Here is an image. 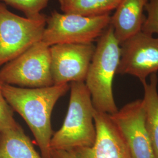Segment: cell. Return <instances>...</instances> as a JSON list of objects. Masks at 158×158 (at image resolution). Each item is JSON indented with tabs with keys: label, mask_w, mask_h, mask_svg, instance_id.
<instances>
[{
	"label": "cell",
	"mask_w": 158,
	"mask_h": 158,
	"mask_svg": "<svg viewBox=\"0 0 158 158\" xmlns=\"http://www.w3.org/2000/svg\"><path fill=\"white\" fill-rule=\"evenodd\" d=\"M69 88L68 84L31 89L0 83L6 102L31 130L42 158H52L51 115L57 100Z\"/></svg>",
	"instance_id": "6da1fadb"
},
{
	"label": "cell",
	"mask_w": 158,
	"mask_h": 158,
	"mask_svg": "<svg viewBox=\"0 0 158 158\" xmlns=\"http://www.w3.org/2000/svg\"><path fill=\"white\" fill-rule=\"evenodd\" d=\"M120 56V44L110 25L99 38L85 81L98 112L113 115L118 110L113 96V82Z\"/></svg>",
	"instance_id": "7a4b0ae2"
},
{
	"label": "cell",
	"mask_w": 158,
	"mask_h": 158,
	"mask_svg": "<svg viewBox=\"0 0 158 158\" xmlns=\"http://www.w3.org/2000/svg\"><path fill=\"white\" fill-rule=\"evenodd\" d=\"M68 113L61 128L51 139L52 150L91 147L96 140L94 108L85 82L71 83Z\"/></svg>",
	"instance_id": "3957f363"
},
{
	"label": "cell",
	"mask_w": 158,
	"mask_h": 158,
	"mask_svg": "<svg viewBox=\"0 0 158 158\" xmlns=\"http://www.w3.org/2000/svg\"><path fill=\"white\" fill-rule=\"evenodd\" d=\"M50 46L42 40L34 44L0 70V83L23 88L53 85Z\"/></svg>",
	"instance_id": "277c9868"
},
{
	"label": "cell",
	"mask_w": 158,
	"mask_h": 158,
	"mask_svg": "<svg viewBox=\"0 0 158 158\" xmlns=\"http://www.w3.org/2000/svg\"><path fill=\"white\" fill-rule=\"evenodd\" d=\"M47 18L19 17L0 3V67L42 40Z\"/></svg>",
	"instance_id": "5b68a950"
},
{
	"label": "cell",
	"mask_w": 158,
	"mask_h": 158,
	"mask_svg": "<svg viewBox=\"0 0 158 158\" xmlns=\"http://www.w3.org/2000/svg\"><path fill=\"white\" fill-rule=\"evenodd\" d=\"M110 22V14L84 17L54 11L47 18L42 41L49 46L62 44H90L100 37Z\"/></svg>",
	"instance_id": "8992f818"
},
{
	"label": "cell",
	"mask_w": 158,
	"mask_h": 158,
	"mask_svg": "<svg viewBox=\"0 0 158 158\" xmlns=\"http://www.w3.org/2000/svg\"><path fill=\"white\" fill-rule=\"evenodd\" d=\"M96 138L91 147L52 150V158H131L124 139L110 115L94 110Z\"/></svg>",
	"instance_id": "52a82bcc"
},
{
	"label": "cell",
	"mask_w": 158,
	"mask_h": 158,
	"mask_svg": "<svg viewBox=\"0 0 158 158\" xmlns=\"http://www.w3.org/2000/svg\"><path fill=\"white\" fill-rule=\"evenodd\" d=\"M96 46L90 44H62L50 46L53 85L85 82Z\"/></svg>",
	"instance_id": "ba28073f"
},
{
	"label": "cell",
	"mask_w": 158,
	"mask_h": 158,
	"mask_svg": "<svg viewBox=\"0 0 158 158\" xmlns=\"http://www.w3.org/2000/svg\"><path fill=\"white\" fill-rule=\"evenodd\" d=\"M121 56L117 74H130L142 84L147 77L158 71V37L143 32L120 44Z\"/></svg>",
	"instance_id": "9c48e42d"
},
{
	"label": "cell",
	"mask_w": 158,
	"mask_h": 158,
	"mask_svg": "<svg viewBox=\"0 0 158 158\" xmlns=\"http://www.w3.org/2000/svg\"><path fill=\"white\" fill-rule=\"evenodd\" d=\"M110 115L124 139L131 158H154L143 99L131 102Z\"/></svg>",
	"instance_id": "30bf717a"
},
{
	"label": "cell",
	"mask_w": 158,
	"mask_h": 158,
	"mask_svg": "<svg viewBox=\"0 0 158 158\" xmlns=\"http://www.w3.org/2000/svg\"><path fill=\"white\" fill-rule=\"evenodd\" d=\"M148 0H123L111 17L110 25L119 43L141 31L146 17L143 14Z\"/></svg>",
	"instance_id": "8fae6325"
},
{
	"label": "cell",
	"mask_w": 158,
	"mask_h": 158,
	"mask_svg": "<svg viewBox=\"0 0 158 158\" xmlns=\"http://www.w3.org/2000/svg\"><path fill=\"white\" fill-rule=\"evenodd\" d=\"M0 158H42L20 125L0 134Z\"/></svg>",
	"instance_id": "7c38bea8"
},
{
	"label": "cell",
	"mask_w": 158,
	"mask_h": 158,
	"mask_svg": "<svg viewBox=\"0 0 158 158\" xmlns=\"http://www.w3.org/2000/svg\"><path fill=\"white\" fill-rule=\"evenodd\" d=\"M158 79L156 73L151 76L149 84H142L144 88L143 98L146 111V125L152 147L154 158H158Z\"/></svg>",
	"instance_id": "4fadbf2b"
},
{
	"label": "cell",
	"mask_w": 158,
	"mask_h": 158,
	"mask_svg": "<svg viewBox=\"0 0 158 158\" xmlns=\"http://www.w3.org/2000/svg\"><path fill=\"white\" fill-rule=\"evenodd\" d=\"M123 0H59L61 10L65 14L84 17H96L116 10Z\"/></svg>",
	"instance_id": "5bb4252c"
},
{
	"label": "cell",
	"mask_w": 158,
	"mask_h": 158,
	"mask_svg": "<svg viewBox=\"0 0 158 158\" xmlns=\"http://www.w3.org/2000/svg\"><path fill=\"white\" fill-rule=\"evenodd\" d=\"M6 4L23 11L27 18H38L42 17L40 12L48 5L50 0H0Z\"/></svg>",
	"instance_id": "9a60e30c"
},
{
	"label": "cell",
	"mask_w": 158,
	"mask_h": 158,
	"mask_svg": "<svg viewBox=\"0 0 158 158\" xmlns=\"http://www.w3.org/2000/svg\"><path fill=\"white\" fill-rule=\"evenodd\" d=\"M145 10L147 17L142 25V32L151 35H158V0H148Z\"/></svg>",
	"instance_id": "2e32d148"
},
{
	"label": "cell",
	"mask_w": 158,
	"mask_h": 158,
	"mask_svg": "<svg viewBox=\"0 0 158 158\" xmlns=\"http://www.w3.org/2000/svg\"><path fill=\"white\" fill-rule=\"evenodd\" d=\"M14 111L0 89V134L19 125L14 118Z\"/></svg>",
	"instance_id": "e0dca14e"
}]
</instances>
